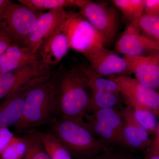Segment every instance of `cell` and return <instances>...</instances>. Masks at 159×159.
I'll use <instances>...</instances> for the list:
<instances>
[{
    "label": "cell",
    "mask_w": 159,
    "mask_h": 159,
    "mask_svg": "<svg viewBox=\"0 0 159 159\" xmlns=\"http://www.w3.org/2000/svg\"><path fill=\"white\" fill-rule=\"evenodd\" d=\"M85 125L96 138L112 149L124 148L123 121L120 109L99 110L84 117Z\"/></svg>",
    "instance_id": "4"
},
{
    "label": "cell",
    "mask_w": 159,
    "mask_h": 159,
    "mask_svg": "<svg viewBox=\"0 0 159 159\" xmlns=\"http://www.w3.org/2000/svg\"><path fill=\"white\" fill-rule=\"evenodd\" d=\"M153 143L155 144L159 148V139L157 137H156L155 138V139L153 141Z\"/></svg>",
    "instance_id": "32"
},
{
    "label": "cell",
    "mask_w": 159,
    "mask_h": 159,
    "mask_svg": "<svg viewBox=\"0 0 159 159\" xmlns=\"http://www.w3.org/2000/svg\"><path fill=\"white\" fill-rule=\"evenodd\" d=\"M91 91L90 102L87 114H92L103 109L116 108L120 105V94L96 90Z\"/></svg>",
    "instance_id": "23"
},
{
    "label": "cell",
    "mask_w": 159,
    "mask_h": 159,
    "mask_svg": "<svg viewBox=\"0 0 159 159\" xmlns=\"http://www.w3.org/2000/svg\"><path fill=\"white\" fill-rule=\"evenodd\" d=\"M37 79L22 87L0 103V127L13 126L19 121L25 107L26 95Z\"/></svg>",
    "instance_id": "15"
},
{
    "label": "cell",
    "mask_w": 159,
    "mask_h": 159,
    "mask_svg": "<svg viewBox=\"0 0 159 159\" xmlns=\"http://www.w3.org/2000/svg\"><path fill=\"white\" fill-rule=\"evenodd\" d=\"M66 12L64 8H59L43 13L21 46L36 53L43 43L62 25Z\"/></svg>",
    "instance_id": "12"
},
{
    "label": "cell",
    "mask_w": 159,
    "mask_h": 159,
    "mask_svg": "<svg viewBox=\"0 0 159 159\" xmlns=\"http://www.w3.org/2000/svg\"><path fill=\"white\" fill-rule=\"evenodd\" d=\"M150 15H159V0H145L144 13Z\"/></svg>",
    "instance_id": "28"
},
{
    "label": "cell",
    "mask_w": 159,
    "mask_h": 159,
    "mask_svg": "<svg viewBox=\"0 0 159 159\" xmlns=\"http://www.w3.org/2000/svg\"><path fill=\"white\" fill-rule=\"evenodd\" d=\"M144 159H159V148L153 141L150 147L145 151Z\"/></svg>",
    "instance_id": "30"
},
{
    "label": "cell",
    "mask_w": 159,
    "mask_h": 159,
    "mask_svg": "<svg viewBox=\"0 0 159 159\" xmlns=\"http://www.w3.org/2000/svg\"><path fill=\"white\" fill-rule=\"evenodd\" d=\"M11 2L12 1L10 0H0V17L2 15Z\"/></svg>",
    "instance_id": "31"
},
{
    "label": "cell",
    "mask_w": 159,
    "mask_h": 159,
    "mask_svg": "<svg viewBox=\"0 0 159 159\" xmlns=\"http://www.w3.org/2000/svg\"><path fill=\"white\" fill-rule=\"evenodd\" d=\"M80 13L99 33L104 47L115 40L120 27L118 11L103 3L88 1L80 8Z\"/></svg>",
    "instance_id": "7"
},
{
    "label": "cell",
    "mask_w": 159,
    "mask_h": 159,
    "mask_svg": "<svg viewBox=\"0 0 159 159\" xmlns=\"http://www.w3.org/2000/svg\"><path fill=\"white\" fill-rule=\"evenodd\" d=\"M26 146L21 136H16L8 127H0V159H24Z\"/></svg>",
    "instance_id": "18"
},
{
    "label": "cell",
    "mask_w": 159,
    "mask_h": 159,
    "mask_svg": "<svg viewBox=\"0 0 159 159\" xmlns=\"http://www.w3.org/2000/svg\"><path fill=\"white\" fill-rule=\"evenodd\" d=\"M84 56L88 60L91 72L97 76L108 77L129 73L127 61L113 51L101 45Z\"/></svg>",
    "instance_id": "10"
},
{
    "label": "cell",
    "mask_w": 159,
    "mask_h": 159,
    "mask_svg": "<svg viewBox=\"0 0 159 159\" xmlns=\"http://www.w3.org/2000/svg\"><path fill=\"white\" fill-rule=\"evenodd\" d=\"M40 62L41 61L36 53L26 47L13 43L0 56V74Z\"/></svg>",
    "instance_id": "17"
},
{
    "label": "cell",
    "mask_w": 159,
    "mask_h": 159,
    "mask_svg": "<svg viewBox=\"0 0 159 159\" xmlns=\"http://www.w3.org/2000/svg\"><path fill=\"white\" fill-rule=\"evenodd\" d=\"M157 137L159 139V125L158 126L157 129Z\"/></svg>",
    "instance_id": "33"
},
{
    "label": "cell",
    "mask_w": 159,
    "mask_h": 159,
    "mask_svg": "<svg viewBox=\"0 0 159 159\" xmlns=\"http://www.w3.org/2000/svg\"><path fill=\"white\" fill-rule=\"evenodd\" d=\"M52 75L57 93V118L84 123L92 91L82 67Z\"/></svg>",
    "instance_id": "1"
},
{
    "label": "cell",
    "mask_w": 159,
    "mask_h": 159,
    "mask_svg": "<svg viewBox=\"0 0 159 159\" xmlns=\"http://www.w3.org/2000/svg\"><path fill=\"white\" fill-rule=\"evenodd\" d=\"M13 43V41L6 31L0 30V56Z\"/></svg>",
    "instance_id": "29"
},
{
    "label": "cell",
    "mask_w": 159,
    "mask_h": 159,
    "mask_svg": "<svg viewBox=\"0 0 159 159\" xmlns=\"http://www.w3.org/2000/svg\"><path fill=\"white\" fill-rule=\"evenodd\" d=\"M69 49L67 38L60 27L43 43L36 54L40 61L51 66L59 62Z\"/></svg>",
    "instance_id": "16"
},
{
    "label": "cell",
    "mask_w": 159,
    "mask_h": 159,
    "mask_svg": "<svg viewBox=\"0 0 159 159\" xmlns=\"http://www.w3.org/2000/svg\"><path fill=\"white\" fill-rule=\"evenodd\" d=\"M85 159H139L131 151L113 149L98 154Z\"/></svg>",
    "instance_id": "27"
},
{
    "label": "cell",
    "mask_w": 159,
    "mask_h": 159,
    "mask_svg": "<svg viewBox=\"0 0 159 159\" xmlns=\"http://www.w3.org/2000/svg\"><path fill=\"white\" fill-rule=\"evenodd\" d=\"M107 77L117 83L124 100H134L159 116V93L155 89L142 84L135 78L127 75Z\"/></svg>",
    "instance_id": "9"
},
{
    "label": "cell",
    "mask_w": 159,
    "mask_h": 159,
    "mask_svg": "<svg viewBox=\"0 0 159 159\" xmlns=\"http://www.w3.org/2000/svg\"><path fill=\"white\" fill-rule=\"evenodd\" d=\"M132 109L135 119L148 134L153 133L158 126L156 115L151 111L134 100H125Z\"/></svg>",
    "instance_id": "21"
},
{
    "label": "cell",
    "mask_w": 159,
    "mask_h": 159,
    "mask_svg": "<svg viewBox=\"0 0 159 159\" xmlns=\"http://www.w3.org/2000/svg\"><path fill=\"white\" fill-rule=\"evenodd\" d=\"M37 132L50 158L74 159L70 152L53 134L50 132Z\"/></svg>",
    "instance_id": "22"
},
{
    "label": "cell",
    "mask_w": 159,
    "mask_h": 159,
    "mask_svg": "<svg viewBox=\"0 0 159 159\" xmlns=\"http://www.w3.org/2000/svg\"><path fill=\"white\" fill-rule=\"evenodd\" d=\"M112 2L130 24L138 25L144 13L145 0H114Z\"/></svg>",
    "instance_id": "24"
},
{
    "label": "cell",
    "mask_w": 159,
    "mask_h": 159,
    "mask_svg": "<svg viewBox=\"0 0 159 159\" xmlns=\"http://www.w3.org/2000/svg\"><path fill=\"white\" fill-rule=\"evenodd\" d=\"M82 69L88 80L89 85L91 90H96L120 94L119 85L114 80L108 77L106 78L94 75L89 67H82Z\"/></svg>",
    "instance_id": "25"
},
{
    "label": "cell",
    "mask_w": 159,
    "mask_h": 159,
    "mask_svg": "<svg viewBox=\"0 0 159 159\" xmlns=\"http://www.w3.org/2000/svg\"><path fill=\"white\" fill-rule=\"evenodd\" d=\"M129 73L148 87L159 89V52L145 56H124Z\"/></svg>",
    "instance_id": "14"
},
{
    "label": "cell",
    "mask_w": 159,
    "mask_h": 159,
    "mask_svg": "<svg viewBox=\"0 0 159 159\" xmlns=\"http://www.w3.org/2000/svg\"><path fill=\"white\" fill-rule=\"evenodd\" d=\"M138 26L144 35L159 43V15L143 14L139 20Z\"/></svg>",
    "instance_id": "26"
},
{
    "label": "cell",
    "mask_w": 159,
    "mask_h": 159,
    "mask_svg": "<svg viewBox=\"0 0 159 159\" xmlns=\"http://www.w3.org/2000/svg\"><path fill=\"white\" fill-rule=\"evenodd\" d=\"M60 28L67 38L69 49L84 56L98 46H104L99 33L80 12H67Z\"/></svg>",
    "instance_id": "5"
},
{
    "label": "cell",
    "mask_w": 159,
    "mask_h": 159,
    "mask_svg": "<svg viewBox=\"0 0 159 159\" xmlns=\"http://www.w3.org/2000/svg\"><path fill=\"white\" fill-rule=\"evenodd\" d=\"M21 136L26 146L24 159H51L44 147L37 130L31 129Z\"/></svg>",
    "instance_id": "20"
},
{
    "label": "cell",
    "mask_w": 159,
    "mask_h": 159,
    "mask_svg": "<svg viewBox=\"0 0 159 159\" xmlns=\"http://www.w3.org/2000/svg\"><path fill=\"white\" fill-rule=\"evenodd\" d=\"M50 131L70 152L74 159H85L113 149L96 138L85 125L57 118L48 124Z\"/></svg>",
    "instance_id": "3"
},
{
    "label": "cell",
    "mask_w": 159,
    "mask_h": 159,
    "mask_svg": "<svg viewBox=\"0 0 159 159\" xmlns=\"http://www.w3.org/2000/svg\"><path fill=\"white\" fill-rule=\"evenodd\" d=\"M115 49L124 56H145L159 52V43L141 34L139 26L130 23L117 40Z\"/></svg>",
    "instance_id": "11"
},
{
    "label": "cell",
    "mask_w": 159,
    "mask_h": 159,
    "mask_svg": "<svg viewBox=\"0 0 159 159\" xmlns=\"http://www.w3.org/2000/svg\"><path fill=\"white\" fill-rule=\"evenodd\" d=\"M57 118V93L51 74L37 78L29 89L22 115L13 126L17 133L23 134L31 129L48 125Z\"/></svg>",
    "instance_id": "2"
},
{
    "label": "cell",
    "mask_w": 159,
    "mask_h": 159,
    "mask_svg": "<svg viewBox=\"0 0 159 159\" xmlns=\"http://www.w3.org/2000/svg\"><path fill=\"white\" fill-rule=\"evenodd\" d=\"M86 0H18L22 5L29 7L33 11L43 13L45 10H51L68 6L81 8L87 2Z\"/></svg>",
    "instance_id": "19"
},
{
    "label": "cell",
    "mask_w": 159,
    "mask_h": 159,
    "mask_svg": "<svg viewBox=\"0 0 159 159\" xmlns=\"http://www.w3.org/2000/svg\"><path fill=\"white\" fill-rule=\"evenodd\" d=\"M123 121L124 148L131 151H146L152 144L149 134L138 123L129 106L120 109Z\"/></svg>",
    "instance_id": "13"
},
{
    "label": "cell",
    "mask_w": 159,
    "mask_h": 159,
    "mask_svg": "<svg viewBox=\"0 0 159 159\" xmlns=\"http://www.w3.org/2000/svg\"><path fill=\"white\" fill-rule=\"evenodd\" d=\"M50 66L40 62L0 74V100L6 99L33 80L50 77Z\"/></svg>",
    "instance_id": "8"
},
{
    "label": "cell",
    "mask_w": 159,
    "mask_h": 159,
    "mask_svg": "<svg viewBox=\"0 0 159 159\" xmlns=\"http://www.w3.org/2000/svg\"><path fill=\"white\" fill-rule=\"evenodd\" d=\"M42 14L12 1L0 17V30L6 31L13 43L21 46Z\"/></svg>",
    "instance_id": "6"
}]
</instances>
